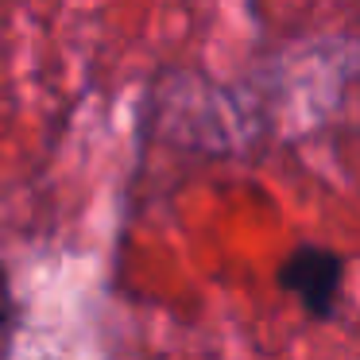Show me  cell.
<instances>
[{"instance_id":"1","label":"cell","mask_w":360,"mask_h":360,"mask_svg":"<svg viewBox=\"0 0 360 360\" xmlns=\"http://www.w3.org/2000/svg\"><path fill=\"white\" fill-rule=\"evenodd\" d=\"M341 279H345V259L337 252L326 248H295L287 256V264L279 267V283L314 314V318H329L341 295Z\"/></svg>"},{"instance_id":"2","label":"cell","mask_w":360,"mask_h":360,"mask_svg":"<svg viewBox=\"0 0 360 360\" xmlns=\"http://www.w3.org/2000/svg\"><path fill=\"white\" fill-rule=\"evenodd\" d=\"M16 333H20V302H16V290H12L8 267L0 264V360H12Z\"/></svg>"}]
</instances>
